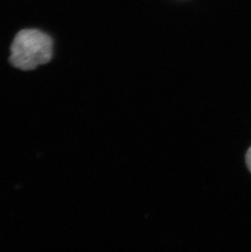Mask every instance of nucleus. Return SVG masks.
Segmentation results:
<instances>
[{"label": "nucleus", "mask_w": 251, "mask_h": 252, "mask_svg": "<svg viewBox=\"0 0 251 252\" xmlns=\"http://www.w3.org/2000/svg\"><path fill=\"white\" fill-rule=\"evenodd\" d=\"M52 45V38L48 34L38 30H23L12 42L10 63L22 70H33L50 62Z\"/></svg>", "instance_id": "1"}, {"label": "nucleus", "mask_w": 251, "mask_h": 252, "mask_svg": "<svg viewBox=\"0 0 251 252\" xmlns=\"http://www.w3.org/2000/svg\"><path fill=\"white\" fill-rule=\"evenodd\" d=\"M246 161H247V167L251 172V147L247 151V155H246Z\"/></svg>", "instance_id": "2"}]
</instances>
